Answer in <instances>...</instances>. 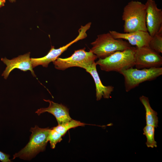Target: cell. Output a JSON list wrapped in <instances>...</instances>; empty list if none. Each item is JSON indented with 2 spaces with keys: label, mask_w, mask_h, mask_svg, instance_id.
I'll list each match as a JSON object with an SVG mask.
<instances>
[{
  "label": "cell",
  "mask_w": 162,
  "mask_h": 162,
  "mask_svg": "<svg viewBox=\"0 0 162 162\" xmlns=\"http://www.w3.org/2000/svg\"><path fill=\"white\" fill-rule=\"evenodd\" d=\"M9 1L10 2H15L16 0H9Z\"/></svg>",
  "instance_id": "44dd1931"
},
{
  "label": "cell",
  "mask_w": 162,
  "mask_h": 162,
  "mask_svg": "<svg viewBox=\"0 0 162 162\" xmlns=\"http://www.w3.org/2000/svg\"><path fill=\"white\" fill-rule=\"evenodd\" d=\"M145 5L147 30L152 37L162 28V10L154 0H147Z\"/></svg>",
  "instance_id": "9c48e42d"
},
{
  "label": "cell",
  "mask_w": 162,
  "mask_h": 162,
  "mask_svg": "<svg viewBox=\"0 0 162 162\" xmlns=\"http://www.w3.org/2000/svg\"><path fill=\"white\" fill-rule=\"evenodd\" d=\"M44 100L49 103V106L47 108H41L38 109L35 112L38 115L46 112L50 113L55 117L58 124L72 119L70 116L69 109L65 106L62 104L56 103L49 100L44 99Z\"/></svg>",
  "instance_id": "7c38bea8"
},
{
  "label": "cell",
  "mask_w": 162,
  "mask_h": 162,
  "mask_svg": "<svg viewBox=\"0 0 162 162\" xmlns=\"http://www.w3.org/2000/svg\"><path fill=\"white\" fill-rule=\"evenodd\" d=\"M86 125V124L79 121L71 119L68 122L58 124L52 128L63 136L69 129L79 126H83Z\"/></svg>",
  "instance_id": "9a60e30c"
},
{
  "label": "cell",
  "mask_w": 162,
  "mask_h": 162,
  "mask_svg": "<svg viewBox=\"0 0 162 162\" xmlns=\"http://www.w3.org/2000/svg\"><path fill=\"white\" fill-rule=\"evenodd\" d=\"M139 99L144 106L146 111V124L152 125L157 128L158 127V122L157 112L152 108L148 98L142 95L140 97Z\"/></svg>",
  "instance_id": "5bb4252c"
},
{
  "label": "cell",
  "mask_w": 162,
  "mask_h": 162,
  "mask_svg": "<svg viewBox=\"0 0 162 162\" xmlns=\"http://www.w3.org/2000/svg\"><path fill=\"white\" fill-rule=\"evenodd\" d=\"M162 57L149 46L136 47L135 65L138 69L160 67Z\"/></svg>",
  "instance_id": "ba28073f"
},
{
  "label": "cell",
  "mask_w": 162,
  "mask_h": 162,
  "mask_svg": "<svg viewBox=\"0 0 162 162\" xmlns=\"http://www.w3.org/2000/svg\"><path fill=\"white\" fill-rule=\"evenodd\" d=\"M91 22H90L84 26H81L78 30L79 34L74 40L68 44L58 49H55L52 46L47 54L44 56L37 58H31L32 66L34 68L39 65L47 67L49 64L55 61L69 47L77 41L86 38L87 36L86 32L90 28Z\"/></svg>",
  "instance_id": "52a82bcc"
},
{
  "label": "cell",
  "mask_w": 162,
  "mask_h": 162,
  "mask_svg": "<svg viewBox=\"0 0 162 162\" xmlns=\"http://www.w3.org/2000/svg\"><path fill=\"white\" fill-rule=\"evenodd\" d=\"M149 46L157 53H162V28L152 37Z\"/></svg>",
  "instance_id": "e0dca14e"
},
{
  "label": "cell",
  "mask_w": 162,
  "mask_h": 162,
  "mask_svg": "<svg viewBox=\"0 0 162 162\" xmlns=\"http://www.w3.org/2000/svg\"><path fill=\"white\" fill-rule=\"evenodd\" d=\"M119 73L124 77L125 89L128 92L143 82L153 80L161 75L162 68L138 69L133 67Z\"/></svg>",
  "instance_id": "5b68a950"
},
{
  "label": "cell",
  "mask_w": 162,
  "mask_h": 162,
  "mask_svg": "<svg viewBox=\"0 0 162 162\" xmlns=\"http://www.w3.org/2000/svg\"><path fill=\"white\" fill-rule=\"evenodd\" d=\"M109 32L114 38L127 40L130 45L137 47L149 46L152 38L148 32L142 31L128 33H122L115 31H110Z\"/></svg>",
  "instance_id": "8fae6325"
},
{
  "label": "cell",
  "mask_w": 162,
  "mask_h": 162,
  "mask_svg": "<svg viewBox=\"0 0 162 162\" xmlns=\"http://www.w3.org/2000/svg\"><path fill=\"white\" fill-rule=\"evenodd\" d=\"M97 58V56L90 50L87 52L84 48L75 50L69 57H58L53 62L55 68L58 70H64L74 67H80L86 70L94 62Z\"/></svg>",
  "instance_id": "8992f818"
},
{
  "label": "cell",
  "mask_w": 162,
  "mask_h": 162,
  "mask_svg": "<svg viewBox=\"0 0 162 162\" xmlns=\"http://www.w3.org/2000/svg\"><path fill=\"white\" fill-rule=\"evenodd\" d=\"M10 156L0 151V161L2 162H10L11 160L9 159Z\"/></svg>",
  "instance_id": "d6986e66"
},
{
  "label": "cell",
  "mask_w": 162,
  "mask_h": 162,
  "mask_svg": "<svg viewBox=\"0 0 162 162\" xmlns=\"http://www.w3.org/2000/svg\"><path fill=\"white\" fill-rule=\"evenodd\" d=\"M143 134L147 139L146 144L148 148L157 147V142L154 139L155 127L152 125H147L143 129Z\"/></svg>",
  "instance_id": "2e32d148"
},
{
  "label": "cell",
  "mask_w": 162,
  "mask_h": 162,
  "mask_svg": "<svg viewBox=\"0 0 162 162\" xmlns=\"http://www.w3.org/2000/svg\"><path fill=\"white\" fill-rule=\"evenodd\" d=\"M6 0H0V8L4 5Z\"/></svg>",
  "instance_id": "ffe728a7"
},
{
  "label": "cell",
  "mask_w": 162,
  "mask_h": 162,
  "mask_svg": "<svg viewBox=\"0 0 162 162\" xmlns=\"http://www.w3.org/2000/svg\"><path fill=\"white\" fill-rule=\"evenodd\" d=\"M62 134L55 130L52 128H50L48 137V141H49L52 148H54L57 143L62 140Z\"/></svg>",
  "instance_id": "ac0fdd59"
},
{
  "label": "cell",
  "mask_w": 162,
  "mask_h": 162,
  "mask_svg": "<svg viewBox=\"0 0 162 162\" xmlns=\"http://www.w3.org/2000/svg\"><path fill=\"white\" fill-rule=\"evenodd\" d=\"M135 49L131 46L123 51L116 52L104 58H99L95 63L102 70L119 73L135 66Z\"/></svg>",
  "instance_id": "7a4b0ae2"
},
{
  "label": "cell",
  "mask_w": 162,
  "mask_h": 162,
  "mask_svg": "<svg viewBox=\"0 0 162 162\" xmlns=\"http://www.w3.org/2000/svg\"><path fill=\"white\" fill-rule=\"evenodd\" d=\"M30 52L11 59H9L6 57L2 58L1 60L5 64L6 68L2 74V76L6 79L10 73L14 69L17 68L24 72L28 70L31 71L34 77H36L32 66Z\"/></svg>",
  "instance_id": "30bf717a"
},
{
  "label": "cell",
  "mask_w": 162,
  "mask_h": 162,
  "mask_svg": "<svg viewBox=\"0 0 162 162\" xmlns=\"http://www.w3.org/2000/svg\"><path fill=\"white\" fill-rule=\"evenodd\" d=\"M91 44L92 46L90 50L99 58H104L116 52L131 47L128 42L122 39L114 38L109 32L98 35Z\"/></svg>",
  "instance_id": "277c9868"
},
{
  "label": "cell",
  "mask_w": 162,
  "mask_h": 162,
  "mask_svg": "<svg viewBox=\"0 0 162 162\" xmlns=\"http://www.w3.org/2000/svg\"><path fill=\"white\" fill-rule=\"evenodd\" d=\"M50 128H41L36 125L31 128L32 132L28 142L20 151L13 155V159L19 158L30 160L41 152L44 151L48 142V137Z\"/></svg>",
  "instance_id": "3957f363"
},
{
  "label": "cell",
  "mask_w": 162,
  "mask_h": 162,
  "mask_svg": "<svg viewBox=\"0 0 162 162\" xmlns=\"http://www.w3.org/2000/svg\"><path fill=\"white\" fill-rule=\"evenodd\" d=\"M96 65L95 62L86 69L94 80L96 87V100H99L103 97L104 98H109L114 90V87L112 86H106L103 84L97 70Z\"/></svg>",
  "instance_id": "4fadbf2b"
},
{
  "label": "cell",
  "mask_w": 162,
  "mask_h": 162,
  "mask_svg": "<svg viewBox=\"0 0 162 162\" xmlns=\"http://www.w3.org/2000/svg\"><path fill=\"white\" fill-rule=\"evenodd\" d=\"M145 4L132 1L124 8L122 18L124 21V31L130 33L137 31L147 32L146 24Z\"/></svg>",
  "instance_id": "6da1fadb"
}]
</instances>
